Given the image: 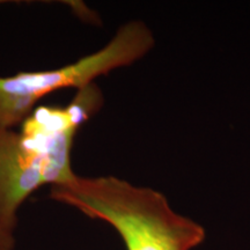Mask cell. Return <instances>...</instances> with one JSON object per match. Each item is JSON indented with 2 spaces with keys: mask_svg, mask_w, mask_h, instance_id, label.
I'll return each mask as SVG.
<instances>
[{
  "mask_svg": "<svg viewBox=\"0 0 250 250\" xmlns=\"http://www.w3.org/2000/svg\"><path fill=\"white\" fill-rule=\"evenodd\" d=\"M50 198L110 225L126 250H191L205 240L204 227L175 212L161 192L116 176L76 174L51 187Z\"/></svg>",
  "mask_w": 250,
  "mask_h": 250,
  "instance_id": "1",
  "label": "cell"
},
{
  "mask_svg": "<svg viewBox=\"0 0 250 250\" xmlns=\"http://www.w3.org/2000/svg\"><path fill=\"white\" fill-rule=\"evenodd\" d=\"M154 43L145 23L131 21L117 30L107 45L72 64L55 70L0 76V126L13 129L22 124L36 103L50 93L65 88L79 90L96 78L132 65L147 55Z\"/></svg>",
  "mask_w": 250,
  "mask_h": 250,
  "instance_id": "2",
  "label": "cell"
},
{
  "mask_svg": "<svg viewBox=\"0 0 250 250\" xmlns=\"http://www.w3.org/2000/svg\"><path fill=\"white\" fill-rule=\"evenodd\" d=\"M103 94L95 83L79 89L65 107L40 105L22 122L20 134L28 148L42 159L46 183L54 187L74 176L71 153L78 130L103 105Z\"/></svg>",
  "mask_w": 250,
  "mask_h": 250,
  "instance_id": "3",
  "label": "cell"
},
{
  "mask_svg": "<svg viewBox=\"0 0 250 250\" xmlns=\"http://www.w3.org/2000/svg\"><path fill=\"white\" fill-rule=\"evenodd\" d=\"M45 184L42 159L27 147L20 131L0 126V225L14 233L21 205Z\"/></svg>",
  "mask_w": 250,
  "mask_h": 250,
  "instance_id": "4",
  "label": "cell"
},
{
  "mask_svg": "<svg viewBox=\"0 0 250 250\" xmlns=\"http://www.w3.org/2000/svg\"><path fill=\"white\" fill-rule=\"evenodd\" d=\"M15 249V237L14 233L5 229L0 225V250H14Z\"/></svg>",
  "mask_w": 250,
  "mask_h": 250,
  "instance_id": "5",
  "label": "cell"
}]
</instances>
